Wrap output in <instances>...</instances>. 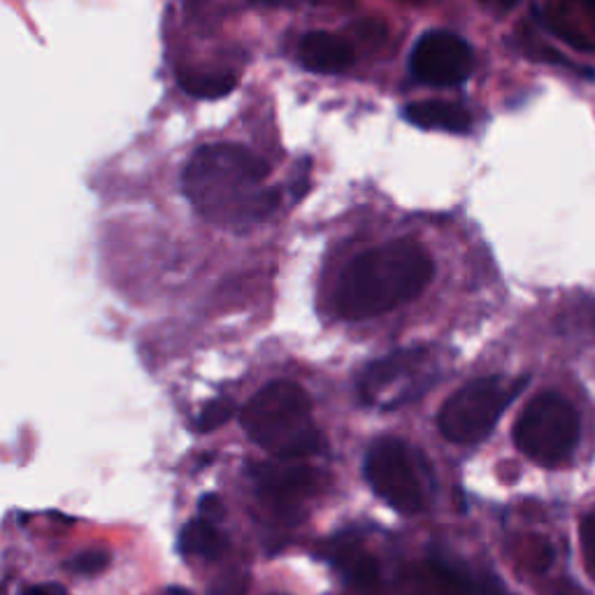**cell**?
<instances>
[{
  "instance_id": "cell-17",
  "label": "cell",
  "mask_w": 595,
  "mask_h": 595,
  "mask_svg": "<svg viewBox=\"0 0 595 595\" xmlns=\"http://www.w3.org/2000/svg\"><path fill=\"white\" fill-rule=\"evenodd\" d=\"M230 417H233V405L228 401H214L201 412V417H198V431H217V428H221Z\"/></svg>"
},
{
  "instance_id": "cell-18",
  "label": "cell",
  "mask_w": 595,
  "mask_h": 595,
  "mask_svg": "<svg viewBox=\"0 0 595 595\" xmlns=\"http://www.w3.org/2000/svg\"><path fill=\"white\" fill-rule=\"evenodd\" d=\"M580 540H582V554H584V566L595 582V515L586 517L580 528Z\"/></svg>"
},
{
  "instance_id": "cell-10",
  "label": "cell",
  "mask_w": 595,
  "mask_h": 595,
  "mask_svg": "<svg viewBox=\"0 0 595 595\" xmlns=\"http://www.w3.org/2000/svg\"><path fill=\"white\" fill-rule=\"evenodd\" d=\"M401 595H470V584L458 570L440 560L407 564L398 574Z\"/></svg>"
},
{
  "instance_id": "cell-23",
  "label": "cell",
  "mask_w": 595,
  "mask_h": 595,
  "mask_svg": "<svg viewBox=\"0 0 595 595\" xmlns=\"http://www.w3.org/2000/svg\"><path fill=\"white\" fill-rule=\"evenodd\" d=\"M519 3V0H501L503 8H515Z\"/></svg>"
},
{
  "instance_id": "cell-6",
  "label": "cell",
  "mask_w": 595,
  "mask_h": 595,
  "mask_svg": "<svg viewBox=\"0 0 595 595\" xmlns=\"http://www.w3.org/2000/svg\"><path fill=\"white\" fill-rule=\"evenodd\" d=\"M366 479L372 491L401 515L423 509V486L407 446L395 440L377 442L366 458Z\"/></svg>"
},
{
  "instance_id": "cell-1",
  "label": "cell",
  "mask_w": 595,
  "mask_h": 595,
  "mask_svg": "<svg viewBox=\"0 0 595 595\" xmlns=\"http://www.w3.org/2000/svg\"><path fill=\"white\" fill-rule=\"evenodd\" d=\"M270 175L266 159L240 144H205L189 159L185 193L201 217L217 226L246 228L275 212L279 195L263 189Z\"/></svg>"
},
{
  "instance_id": "cell-14",
  "label": "cell",
  "mask_w": 595,
  "mask_h": 595,
  "mask_svg": "<svg viewBox=\"0 0 595 595\" xmlns=\"http://www.w3.org/2000/svg\"><path fill=\"white\" fill-rule=\"evenodd\" d=\"M333 564L342 570L344 580L356 588L370 591L379 582L377 560L366 552H358L356 547H352V544H342V547L336 549Z\"/></svg>"
},
{
  "instance_id": "cell-20",
  "label": "cell",
  "mask_w": 595,
  "mask_h": 595,
  "mask_svg": "<svg viewBox=\"0 0 595 595\" xmlns=\"http://www.w3.org/2000/svg\"><path fill=\"white\" fill-rule=\"evenodd\" d=\"M477 588H479V593H482V595H509L507 588H505V584L495 574L482 577V580H479V584H477Z\"/></svg>"
},
{
  "instance_id": "cell-11",
  "label": "cell",
  "mask_w": 595,
  "mask_h": 595,
  "mask_svg": "<svg viewBox=\"0 0 595 595\" xmlns=\"http://www.w3.org/2000/svg\"><path fill=\"white\" fill-rule=\"evenodd\" d=\"M298 56L307 71L319 75H338L344 73L354 63L356 54L350 40L326 30H314L301 40Z\"/></svg>"
},
{
  "instance_id": "cell-4",
  "label": "cell",
  "mask_w": 595,
  "mask_h": 595,
  "mask_svg": "<svg viewBox=\"0 0 595 595\" xmlns=\"http://www.w3.org/2000/svg\"><path fill=\"white\" fill-rule=\"evenodd\" d=\"M580 415L558 393H540L526 405L515 426L519 452L540 466L556 468L566 463L580 442Z\"/></svg>"
},
{
  "instance_id": "cell-12",
  "label": "cell",
  "mask_w": 595,
  "mask_h": 595,
  "mask_svg": "<svg viewBox=\"0 0 595 595\" xmlns=\"http://www.w3.org/2000/svg\"><path fill=\"white\" fill-rule=\"evenodd\" d=\"M403 117L419 128L446 130V134H466L472 119L466 107L444 101H419L403 110Z\"/></svg>"
},
{
  "instance_id": "cell-21",
  "label": "cell",
  "mask_w": 595,
  "mask_h": 595,
  "mask_svg": "<svg viewBox=\"0 0 595 595\" xmlns=\"http://www.w3.org/2000/svg\"><path fill=\"white\" fill-rule=\"evenodd\" d=\"M24 595H52V593H49V588H28V591H24Z\"/></svg>"
},
{
  "instance_id": "cell-5",
  "label": "cell",
  "mask_w": 595,
  "mask_h": 595,
  "mask_svg": "<svg viewBox=\"0 0 595 595\" xmlns=\"http://www.w3.org/2000/svg\"><path fill=\"white\" fill-rule=\"evenodd\" d=\"M523 387L526 379L509 382L503 377H484L458 389L438 415L442 435L456 444H477L486 440Z\"/></svg>"
},
{
  "instance_id": "cell-8",
  "label": "cell",
  "mask_w": 595,
  "mask_h": 595,
  "mask_svg": "<svg viewBox=\"0 0 595 595\" xmlns=\"http://www.w3.org/2000/svg\"><path fill=\"white\" fill-rule=\"evenodd\" d=\"M426 360V352L419 346L412 350L393 352L375 360L372 366L360 377V398L366 403L382 405L387 395H391L393 403H398V387H417V375Z\"/></svg>"
},
{
  "instance_id": "cell-22",
  "label": "cell",
  "mask_w": 595,
  "mask_h": 595,
  "mask_svg": "<svg viewBox=\"0 0 595 595\" xmlns=\"http://www.w3.org/2000/svg\"><path fill=\"white\" fill-rule=\"evenodd\" d=\"M163 595H191V593H189V591H185V588H177V586H173V588L165 591Z\"/></svg>"
},
{
  "instance_id": "cell-19",
  "label": "cell",
  "mask_w": 595,
  "mask_h": 595,
  "mask_svg": "<svg viewBox=\"0 0 595 595\" xmlns=\"http://www.w3.org/2000/svg\"><path fill=\"white\" fill-rule=\"evenodd\" d=\"M201 515L207 521H219L224 517V503L219 495H214V493L205 495V498L201 501Z\"/></svg>"
},
{
  "instance_id": "cell-7",
  "label": "cell",
  "mask_w": 595,
  "mask_h": 595,
  "mask_svg": "<svg viewBox=\"0 0 595 595\" xmlns=\"http://www.w3.org/2000/svg\"><path fill=\"white\" fill-rule=\"evenodd\" d=\"M470 45L450 30H433L412 49L409 71L428 87H456L472 73Z\"/></svg>"
},
{
  "instance_id": "cell-24",
  "label": "cell",
  "mask_w": 595,
  "mask_h": 595,
  "mask_svg": "<svg viewBox=\"0 0 595 595\" xmlns=\"http://www.w3.org/2000/svg\"><path fill=\"white\" fill-rule=\"evenodd\" d=\"M252 3H277V0H252Z\"/></svg>"
},
{
  "instance_id": "cell-2",
  "label": "cell",
  "mask_w": 595,
  "mask_h": 595,
  "mask_svg": "<svg viewBox=\"0 0 595 595\" xmlns=\"http://www.w3.org/2000/svg\"><path fill=\"white\" fill-rule=\"evenodd\" d=\"M435 263L415 240H395L358 256L344 270L336 305L344 319H372L401 307L431 284Z\"/></svg>"
},
{
  "instance_id": "cell-9",
  "label": "cell",
  "mask_w": 595,
  "mask_h": 595,
  "mask_svg": "<svg viewBox=\"0 0 595 595\" xmlns=\"http://www.w3.org/2000/svg\"><path fill=\"white\" fill-rule=\"evenodd\" d=\"M254 482L258 493L266 498L279 515H295L307 495L317 491V472L301 466H263L254 468Z\"/></svg>"
},
{
  "instance_id": "cell-13",
  "label": "cell",
  "mask_w": 595,
  "mask_h": 595,
  "mask_svg": "<svg viewBox=\"0 0 595 595\" xmlns=\"http://www.w3.org/2000/svg\"><path fill=\"white\" fill-rule=\"evenodd\" d=\"M179 549L189 556H201V558H219L226 549V540L217 531L214 521L207 519H193L185 526L179 537Z\"/></svg>"
},
{
  "instance_id": "cell-16",
  "label": "cell",
  "mask_w": 595,
  "mask_h": 595,
  "mask_svg": "<svg viewBox=\"0 0 595 595\" xmlns=\"http://www.w3.org/2000/svg\"><path fill=\"white\" fill-rule=\"evenodd\" d=\"M112 564V556L103 549H87L75 556L73 560V570L77 574H85V577H93V574H101L110 568Z\"/></svg>"
},
{
  "instance_id": "cell-15",
  "label": "cell",
  "mask_w": 595,
  "mask_h": 595,
  "mask_svg": "<svg viewBox=\"0 0 595 595\" xmlns=\"http://www.w3.org/2000/svg\"><path fill=\"white\" fill-rule=\"evenodd\" d=\"M179 85L187 93L195 98H205V101H217V98L228 96L236 89L233 75H203V73H181Z\"/></svg>"
},
{
  "instance_id": "cell-3",
  "label": "cell",
  "mask_w": 595,
  "mask_h": 595,
  "mask_svg": "<svg viewBox=\"0 0 595 595\" xmlns=\"http://www.w3.org/2000/svg\"><path fill=\"white\" fill-rule=\"evenodd\" d=\"M244 433L268 454L289 460L321 450L309 395L293 382L263 387L240 415Z\"/></svg>"
}]
</instances>
